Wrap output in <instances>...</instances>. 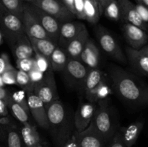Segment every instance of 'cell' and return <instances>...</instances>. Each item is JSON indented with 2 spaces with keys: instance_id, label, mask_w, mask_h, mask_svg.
<instances>
[{
  "instance_id": "e0dca14e",
  "label": "cell",
  "mask_w": 148,
  "mask_h": 147,
  "mask_svg": "<svg viewBox=\"0 0 148 147\" xmlns=\"http://www.w3.org/2000/svg\"><path fill=\"white\" fill-rule=\"evenodd\" d=\"M126 54L127 61L133 70L139 74L148 77V56L130 46L126 48Z\"/></svg>"
},
{
  "instance_id": "816d5d0a",
  "label": "cell",
  "mask_w": 148,
  "mask_h": 147,
  "mask_svg": "<svg viewBox=\"0 0 148 147\" xmlns=\"http://www.w3.org/2000/svg\"><path fill=\"white\" fill-rule=\"evenodd\" d=\"M4 85V84L2 82V79H1V76L0 75V87H3Z\"/></svg>"
},
{
  "instance_id": "f35d334b",
  "label": "cell",
  "mask_w": 148,
  "mask_h": 147,
  "mask_svg": "<svg viewBox=\"0 0 148 147\" xmlns=\"http://www.w3.org/2000/svg\"><path fill=\"white\" fill-rule=\"evenodd\" d=\"M0 125L5 131L10 129V128H17V124L14 122L13 120H12V118L9 115L0 116Z\"/></svg>"
},
{
  "instance_id": "30bf717a",
  "label": "cell",
  "mask_w": 148,
  "mask_h": 147,
  "mask_svg": "<svg viewBox=\"0 0 148 147\" xmlns=\"http://www.w3.org/2000/svg\"><path fill=\"white\" fill-rule=\"evenodd\" d=\"M20 19L23 22L25 33L28 37L38 39H49L47 33L40 25L36 16L30 11L27 4H25L24 10Z\"/></svg>"
},
{
  "instance_id": "9f6ffc18",
  "label": "cell",
  "mask_w": 148,
  "mask_h": 147,
  "mask_svg": "<svg viewBox=\"0 0 148 147\" xmlns=\"http://www.w3.org/2000/svg\"><path fill=\"white\" fill-rule=\"evenodd\" d=\"M147 30H148V24H147Z\"/></svg>"
},
{
  "instance_id": "681fc988",
  "label": "cell",
  "mask_w": 148,
  "mask_h": 147,
  "mask_svg": "<svg viewBox=\"0 0 148 147\" xmlns=\"http://www.w3.org/2000/svg\"><path fill=\"white\" fill-rule=\"evenodd\" d=\"M136 1H137V3L143 4V5L148 7V0H136Z\"/></svg>"
},
{
  "instance_id": "7c38bea8",
  "label": "cell",
  "mask_w": 148,
  "mask_h": 147,
  "mask_svg": "<svg viewBox=\"0 0 148 147\" xmlns=\"http://www.w3.org/2000/svg\"><path fill=\"white\" fill-rule=\"evenodd\" d=\"M27 100L28 105L29 111L37 125L43 129L49 130V125L46 114V110L45 105L41 99L36 96L33 92H27Z\"/></svg>"
},
{
  "instance_id": "f546056e",
  "label": "cell",
  "mask_w": 148,
  "mask_h": 147,
  "mask_svg": "<svg viewBox=\"0 0 148 147\" xmlns=\"http://www.w3.org/2000/svg\"><path fill=\"white\" fill-rule=\"evenodd\" d=\"M0 3L10 12L21 18L25 7L22 0H0Z\"/></svg>"
},
{
  "instance_id": "ffe728a7",
  "label": "cell",
  "mask_w": 148,
  "mask_h": 147,
  "mask_svg": "<svg viewBox=\"0 0 148 147\" xmlns=\"http://www.w3.org/2000/svg\"><path fill=\"white\" fill-rule=\"evenodd\" d=\"M79 61L90 69L98 68L100 63V51L95 42L90 38L87 42L79 57Z\"/></svg>"
},
{
  "instance_id": "ac0fdd59",
  "label": "cell",
  "mask_w": 148,
  "mask_h": 147,
  "mask_svg": "<svg viewBox=\"0 0 148 147\" xmlns=\"http://www.w3.org/2000/svg\"><path fill=\"white\" fill-rule=\"evenodd\" d=\"M144 120L140 119L130 123L128 126L119 128L121 138L127 147H132L138 139L143 128Z\"/></svg>"
},
{
  "instance_id": "484cf974",
  "label": "cell",
  "mask_w": 148,
  "mask_h": 147,
  "mask_svg": "<svg viewBox=\"0 0 148 147\" xmlns=\"http://www.w3.org/2000/svg\"><path fill=\"white\" fill-rule=\"evenodd\" d=\"M84 15L85 20L91 24H96L101 16L98 3L92 0H85Z\"/></svg>"
},
{
  "instance_id": "5bb4252c",
  "label": "cell",
  "mask_w": 148,
  "mask_h": 147,
  "mask_svg": "<svg viewBox=\"0 0 148 147\" xmlns=\"http://www.w3.org/2000/svg\"><path fill=\"white\" fill-rule=\"evenodd\" d=\"M121 30L124 38L132 48L140 50L147 43L148 35L143 29L130 23L125 22Z\"/></svg>"
},
{
  "instance_id": "7dc6e473",
  "label": "cell",
  "mask_w": 148,
  "mask_h": 147,
  "mask_svg": "<svg viewBox=\"0 0 148 147\" xmlns=\"http://www.w3.org/2000/svg\"><path fill=\"white\" fill-rule=\"evenodd\" d=\"M0 141L1 142H6L7 141V132L0 125Z\"/></svg>"
},
{
  "instance_id": "74e56055",
  "label": "cell",
  "mask_w": 148,
  "mask_h": 147,
  "mask_svg": "<svg viewBox=\"0 0 148 147\" xmlns=\"http://www.w3.org/2000/svg\"><path fill=\"white\" fill-rule=\"evenodd\" d=\"M108 147H127L123 141L122 138H121V133H120L119 129L116 131L115 135L112 138V139L109 141L108 144Z\"/></svg>"
},
{
  "instance_id": "db71d44e",
  "label": "cell",
  "mask_w": 148,
  "mask_h": 147,
  "mask_svg": "<svg viewBox=\"0 0 148 147\" xmlns=\"http://www.w3.org/2000/svg\"><path fill=\"white\" fill-rule=\"evenodd\" d=\"M22 1H28V2H30V3H31L32 1H33V0H22Z\"/></svg>"
},
{
  "instance_id": "f1b7e54d",
  "label": "cell",
  "mask_w": 148,
  "mask_h": 147,
  "mask_svg": "<svg viewBox=\"0 0 148 147\" xmlns=\"http://www.w3.org/2000/svg\"><path fill=\"white\" fill-rule=\"evenodd\" d=\"M16 85L20 86L25 93L33 92V84L30 81L28 73L17 69L16 74Z\"/></svg>"
},
{
  "instance_id": "5b68a950",
  "label": "cell",
  "mask_w": 148,
  "mask_h": 147,
  "mask_svg": "<svg viewBox=\"0 0 148 147\" xmlns=\"http://www.w3.org/2000/svg\"><path fill=\"white\" fill-rule=\"evenodd\" d=\"M90 68L81 61L69 59L63 70V77L66 85L73 89L84 91L85 80Z\"/></svg>"
},
{
  "instance_id": "ab89813d",
  "label": "cell",
  "mask_w": 148,
  "mask_h": 147,
  "mask_svg": "<svg viewBox=\"0 0 148 147\" xmlns=\"http://www.w3.org/2000/svg\"><path fill=\"white\" fill-rule=\"evenodd\" d=\"M135 7L136 9H137V12H138L139 15L140 16L142 20L148 24V7L143 5V4H139V3H137L135 4Z\"/></svg>"
},
{
  "instance_id": "ee69618b",
  "label": "cell",
  "mask_w": 148,
  "mask_h": 147,
  "mask_svg": "<svg viewBox=\"0 0 148 147\" xmlns=\"http://www.w3.org/2000/svg\"><path fill=\"white\" fill-rule=\"evenodd\" d=\"M10 97H11V93L10 92H9L8 91L4 89V87H0V99H2V100H4L6 102V101Z\"/></svg>"
},
{
  "instance_id": "6da1fadb",
  "label": "cell",
  "mask_w": 148,
  "mask_h": 147,
  "mask_svg": "<svg viewBox=\"0 0 148 147\" xmlns=\"http://www.w3.org/2000/svg\"><path fill=\"white\" fill-rule=\"evenodd\" d=\"M110 77L118 97L133 108L148 107V84L143 79L116 65L110 67Z\"/></svg>"
},
{
  "instance_id": "8992f818",
  "label": "cell",
  "mask_w": 148,
  "mask_h": 147,
  "mask_svg": "<svg viewBox=\"0 0 148 147\" xmlns=\"http://www.w3.org/2000/svg\"><path fill=\"white\" fill-rule=\"evenodd\" d=\"M33 93L41 99L45 105L59 99L56 81L51 69L44 74L42 80L33 84Z\"/></svg>"
},
{
  "instance_id": "c3c4849f",
  "label": "cell",
  "mask_w": 148,
  "mask_h": 147,
  "mask_svg": "<svg viewBox=\"0 0 148 147\" xmlns=\"http://www.w3.org/2000/svg\"><path fill=\"white\" fill-rule=\"evenodd\" d=\"M139 50H140L142 53H144L145 55H146V56H148V44H146L145 46H143V47Z\"/></svg>"
},
{
  "instance_id": "4fadbf2b",
  "label": "cell",
  "mask_w": 148,
  "mask_h": 147,
  "mask_svg": "<svg viewBox=\"0 0 148 147\" xmlns=\"http://www.w3.org/2000/svg\"><path fill=\"white\" fill-rule=\"evenodd\" d=\"M96 104L88 101L79 105L74 113V124L77 132H82L90 125L96 110Z\"/></svg>"
},
{
  "instance_id": "1f68e13d",
  "label": "cell",
  "mask_w": 148,
  "mask_h": 147,
  "mask_svg": "<svg viewBox=\"0 0 148 147\" xmlns=\"http://www.w3.org/2000/svg\"><path fill=\"white\" fill-rule=\"evenodd\" d=\"M17 69L25 72H30L33 69H36V61L34 56L31 58H26L23 59H17Z\"/></svg>"
},
{
  "instance_id": "4316f807",
  "label": "cell",
  "mask_w": 148,
  "mask_h": 147,
  "mask_svg": "<svg viewBox=\"0 0 148 147\" xmlns=\"http://www.w3.org/2000/svg\"><path fill=\"white\" fill-rule=\"evenodd\" d=\"M6 104H7L8 108L10 109L14 118L17 120H18L22 124H25L30 122V120H29V114L20 105H19L18 104L16 103L13 100L12 98V94L11 97L6 101Z\"/></svg>"
},
{
  "instance_id": "b9f144b4",
  "label": "cell",
  "mask_w": 148,
  "mask_h": 147,
  "mask_svg": "<svg viewBox=\"0 0 148 147\" xmlns=\"http://www.w3.org/2000/svg\"><path fill=\"white\" fill-rule=\"evenodd\" d=\"M77 131L75 130L72 135L69 137V139L66 141L64 147H79L77 139Z\"/></svg>"
},
{
  "instance_id": "7a4b0ae2",
  "label": "cell",
  "mask_w": 148,
  "mask_h": 147,
  "mask_svg": "<svg viewBox=\"0 0 148 147\" xmlns=\"http://www.w3.org/2000/svg\"><path fill=\"white\" fill-rule=\"evenodd\" d=\"M50 133L56 147H64L75 131L74 113L59 99L45 105Z\"/></svg>"
},
{
  "instance_id": "4dcf8cb0",
  "label": "cell",
  "mask_w": 148,
  "mask_h": 147,
  "mask_svg": "<svg viewBox=\"0 0 148 147\" xmlns=\"http://www.w3.org/2000/svg\"><path fill=\"white\" fill-rule=\"evenodd\" d=\"M7 147H25L20 133V130L17 128H10L7 131Z\"/></svg>"
},
{
  "instance_id": "83f0119b",
  "label": "cell",
  "mask_w": 148,
  "mask_h": 147,
  "mask_svg": "<svg viewBox=\"0 0 148 147\" xmlns=\"http://www.w3.org/2000/svg\"><path fill=\"white\" fill-rule=\"evenodd\" d=\"M103 12L107 18L114 21H119L121 20V9L118 0H112L108 3Z\"/></svg>"
},
{
  "instance_id": "cb8c5ba5",
  "label": "cell",
  "mask_w": 148,
  "mask_h": 147,
  "mask_svg": "<svg viewBox=\"0 0 148 147\" xmlns=\"http://www.w3.org/2000/svg\"><path fill=\"white\" fill-rule=\"evenodd\" d=\"M33 46L34 53H39L50 60L52 53L58 45L52 41L51 39H38L35 37H28Z\"/></svg>"
},
{
  "instance_id": "52a82bcc",
  "label": "cell",
  "mask_w": 148,
  "mask_h": 147,
  "mask_svg": "<svg viewBox=\"0 0 148 147\" xmlns=\"http://www.w3.org/2000/svg\"><path fill=\"white\" fill-rule=\"evenodd\" d=\"M98 41L101 48L110 57L121 63H126L127 59L116 40L103 27H99L96 31Z\"/></svg>"
},
{
  "instance_id": "f5cc1de1",
  "label": "cell",
  "mask_w": 148,
  "mask_h": 147,
  "mask_svg": "<svg viewBox=\"0 0 148 147\" xmlns=\"http://www.w3.org/2000/svg\"><path fill=\"white\" fill-rule=\"evenodd\" d=\"M33 147H47V146H46V144H39V145L35 146H33Z\"/></svg>"
},
{
  "instance_id": "ba28073f",
  "label": "cell",
  "mask_w": 148,
  "mask_h": 147,
  "mask_svg": "<svg viewBox=\"0 0 148 147\" xmlns=\"http://www.w3.org/2000/svg\"><path fill=\"white\" fill-rule=\"evenodd\" d=\"M30 4L50 14L61 23L70 21L75 17V14L59 0H33Z\"/></svg>"
},
{
  "instance_id": "11a10c76",
  "label": "cell",
  "mask_w": 148,
  "mask_h": 147,
  "mask_svg": "<svg viewBox=\"0 0 148 147\" xmlns=\"http://www.w3.org/2000/svg\"><path fill=\"white\" fill-rule=\"evenodd\" d=\"M92 1H96V2H98V0H92Z\"/></svg>"
},
{
  "instance_id": "d4e9b609",
  "label": "cell",
  "mask_w": 148,
  "mask_h": 147,
  "mask_svg": "<svg viewBox=\"0 0 148 147\" xmlns=\"http://www.w3.org/2000/svg\"><path fill=\"white\" fill-rule=\"evenodd\" d=\"M69 60V56L64 48L57 47L55 48L50 57L51 69L53 71H63Z\"/></svg>"
},
{
  "instance_id": "8fae6325",
  "label": "cell",
  "mask_w": 148,
  "mask_h": 147,
  "mask_svg": "<svg viewBox=\"0 0 148 147\" xmlns=\"http://www.w3.org/2000/svg\"><path fill=\"white\" fill-rule=\"evenodd\" d=\"M105 81L102 71L98 68L90 69L84 86L85 98L88 102L97 103V94Z\"/></svg>"
},
{
  "instance_id": "836d02e7",
  "label": "cell",
  "mask_w": 148,
  "mask_h": 147,
  "mask_svg": "<svg viewBox=\"0 0 148 147\" xmlns=\"http://www.w3.org/2000/svg\"><path fill=\"white\" fill-rule=\"evenodd\" d=\"M12 98L13 100L18 104L19 105L22 107L27 113H30L28 108V105H27V95L25 92V91L22 90L17 91L14 92V93L12 94Z\"/></svg>"
},
{
  "instance_id": "60d3db41",
  "label": "cell",
  "mask_w": 148,
  "mask_h": 147,
  "mask_svg": "<svg viewBox=\"0 0 148 147\" xmlns=\"http://www.w3.org/2000/svg\"><path fill=\"white\" fill-rule=\"evenodd\" d=\"M28 75L30 76V81H31V82L33 84L36 83H38L40 80H42V79L44 76V74L40 72L37 69H33V70L28 72Z\"/></svg>"
},
{
  "instance_id": "f6af8a7d",
  "label": "cell",
  "mask_w": 148,
  "mask_h": 147,
  "mask_svg": "<svg viewBox=\"0 0 148 147\" xmlns=\"http://www.w3.org/2000/svg\"><path fill=\"white\" fill-rule=\"evenodd\" d=\"M74 1L75 0H62L63 4L66 6V8L75 14V6H74Z\"/></svg>"
},
{
  "instance_id": "2e32d148",
  "label": "cell",
  "mask_w": 148,
  "mask_h": 147,
  "mask_svg": "<svg viewBox=\"0 0 148 147\" xmlns=\"http://www.w3.org/2000/svg\"><path fill=\"white\" fill-rule=\"evenodd\" d=\"M121 9V20L127 23H130L146 31L147 24L139 15L135 4L130 0H118Z\"/></svg>"
},
{
  "instance_id": "7402d4cb",
  "label": "cell",
  "mask_w": 148,
  "mask_h": 147,
  "mask_svg": "<svg viewBox=\"0 0 148 147\" xmlns=\"http://www.w3.org/2000/svg\"><path fill=\"white\" fill-rule=\"evenodd\" d=\"M12 53L17 59L31 58L34 56V50L26 33L20 36L11 46Z\"/></svg>"
},
{
  "instance_id": "277c9868",
  "label": "cell",
  "mask_w": 148,
  "mask_h": 147,
  "mask_svg": "<svg viewBox=\"0 0 148 147\" xmlns=\"http://www.w3.org/2000/svg\"><path fill=\"white\" fill-rule=\"evenodd\" d=\"M0 27L1 33L9 42L13 44L20 36L25 34L21 19L7 10L0 3Z\"/></svg>"
},
{
  "instance_id": "f907efd6",
  "label": "cell",
  "mask_w": 148,
  "mask_h": 147,
  "mask_svg": "<svg viewBox=\"0 0 148 147\" xmlns=\"http://www.w3.org/2000/svg\"><path fill=\"white\" fill-rule=\"evenodd\" d=\"M2 40H3V34L2 33H1V30H0V45H1V43H2Z\"/></svg>"
},
{
  "instance_id": "bcb514c9",
  "label": "cell",
  "mask_w": 148,
  "mask_h": 147,
  "mask_svg": "<svg viewBox=\"0 0 148 147\" xmlns=\"http://www.w3.org/2000/svg\"><path fill=\"white\" fill-rule=\"evenodd\" d=\"M111 1H112V0H98V5H99L100 12H101V14L103 13V9L105 8L106 6L108 3L111 2Z\"/></svg>"
},
{
  "instance_id": "9c48e42d",
  "label": "cell",
  "mask_w": 148,
  "mask_h": 147,
  "mask_svg": "<svg viewBox=\"0 0 148 147\" xmlns=\"http://www.w3.org/2000/svg\"><path fill=\"white\" fill-rule=\"evenodd\" d=\"M27 6L47 33L49 39L58 45L61 25L60 22L33 4H27Z\"/></svg>"
},
{
  "instance_id": "e575fe53",
  "label": "cell",
  "mask_w": 148,
  "mask_h": 147,
  "mask_svg": "<svg viewBox=\"0 0 148 147\" xmlns=\"http://www.w3.org/2000/svg\"><path fill=\"white\" fill-rule=\"evenodd\" d=\"M17 69L14 68L13 69L7 71L3 73L1 76V79L4 84L14 85L16 84V74H17Z\"/></svg>"
},
{
  "instance_id": "9a60e30c",
  "label": "cell",
  "mask_w": 148,
  "mask_h": 147,
  "mask_svg": "<svg viewBox=\"0 0 148 147\" xmlns=\"http://www.w3.org/2000/svg\"><path fill=\"white\" fill-rule=\"evenodd\" d=\"M86 29L85 24L79 22L66 21L61 23L58 46L64 49L69 42Z\"/></svg>"
},
{
  "instance_id": "3957f363",
  "label": "cell",
  "mask_w": 148,
  "mask_h": 147,
  "mask_svg": "<svg viewBox=\"0 0 148 147\" xmlns=\"http://www.w3.org/2000/svg\"><path fill=\"white\" fill-rule=\"evenodd\" d=\"M108 144L118 131V122L112 109L105 99L98 102L96 110L88 125Z\"/></svg>"
},
{
  "instance_id": "603a6c76",
  "label": "cell",
  "mask_w": 148,
  "mask_h": 147,
  "mask_svg": "<svg viewBox=\"0 0 148 147\" xmlns=\"http://www.w3.org/2000/svg\"><path fill=\"white\" fill-rule=\"evenodd\" d=\"M19 130L25 147H33L39 144H45L38 132L36 127L30 122L23 124Z\"/></svg>"
},
{
  "instance_id": "d590c367",
  "label": "cell",
  "mask_w": 148,
  "mask_h": 147,
  "mask_svg": "<svg viewBox=\"0 0 148 147\" xmlns=\"http://www.w3.org/2000/svg\"><path fill=\"white\" fill-rule=\"evenodd\" d=\"M13 69H14V67L10 62L8 56L6 53H2L0 56V75L7 71Z\"/></svg>"
},
{
  "instance_id": "8d00e7d4",
  "label": "cell",
  "mask_w": 148,
  "mask_h": 147,
  "mask_svg": "<svg viewBox=\"0 0 148 147\" xmlns=\"http://www.w3.org/2000/svg\"><path fill=\"white\" fill-rule=\"evenodd\" d=\"M84 5L85 0H75L74 6H75V15L80 20H85L84 15Z\"/></svg>"
},
{
  "instance_id": "d6a6232c",
  "label": "cell",
  "mask_w": 148,
  "mask_h": 147,
  "mask_svg": "<svg viewBox=\"0 0 148 147\" xmlns=\"http://www.w3.org/2000/svg\"><path fill=\"white\" fill-rule=\"evenodd\" d=\"M34 59L36 61V67L38 71L42 73L45 74L49 69H51L50 62L48 59L45 56L39 54V53H34Z\"/></svg>"
},
{
  "instance_id": "d6986e66",
  "label": "cell",
  "mask_w": 148,
  "mask_h": 147,
  "mask_svg": "<svg viewBox=\"0 0 148 147\" xmlns=\"http://www.w3.org/2000/svg\"><path fill=\"white\" fill-rule=\"evenodd\" d=\"M77 139L79 147H106L108 145L103 138L90 126L82 132H77Z\"/></svg>"
},
{
  "instance_id": "44dd1931",
  "label": "cell",
  "mask_w": 148,
  "mask_h": 147,
  "mask_svg": "<svg viewBox=\"0 0 148 147\" xmlns=\"http://www.w3.org/2000/svg\"><path fill=\"white\" fill-rule=\"evenodd\" d=\"M89 38V33L86 28L81 32L73 40H71L67 46L64 48L66 54L69 56V59L79 60L81 53Z\"/></svg>"
},
{
  "instance_id": "7bdbcfd3",
  "label": "cell",
  "mask_w": 148,
  "mask_h": 147,
  "mask_svg": "<svg viewBox=\"0 0 148 147\" xmlns=\"http://www.w3.org/2000/svg\"><path fill=\"white\" fill-rule=\"evenodd\" d=\"M7 115H9L8 107L4 100L0 99V116H7Z\"/></svg>"
}]
</instances>
